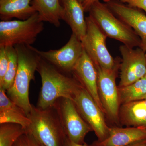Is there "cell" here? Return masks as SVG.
Masks as SVG:
<instances>
[{"instance_id": "23", "label": "cell", "mask_w": 146, "mask_h": 146, "mask_svg": "<svg viewBox=\"0 0 146 146\" xmlns=\"http://www.w3.org/2000/svg\"><path fill=\"white\" fill-rule=\"evenodd\" d=\"M8 65V57L5 47H0V88L2 87Z\"/></svg>"}, {"instance_id": "17", "label": "cell", "mask_w": 146, "mask_h": 146, "mask_svg": "<svg viewBox=\"0 0 146 146\" xmlns=\"http://www.w3.org/2000/svg\"><path fill=\"white\" fill-rule=\"evenodd\" d=\"M119 119L123 125L146 129V100L121 105Z\"/></svg>"}, {"instance_id": "31", "label": "cell", "mask_w": 146, "mask_h": 146, "mask_svg": "<svg viewBox=\"0 0 146 146\" xmlns=\"http://www.w3.org/2000/svg\"><path fill=\"white\" fill-rule=\"evenodd\" d=\"M145 55H146V52ZM145 78L146 79V72L145 75Z\"/></svg>"}, {"instance_id": "19", "label": "cell", "mask_w": 146, "mask_h": 146, "mask_svg": "<svg viewBox=\"0 0 146 146\" xmlns=\"http://www.w3.org/2000/svg\"><path fill=\"white\" fill-rule=\"evenodd\" d=\"M31 5L43 22H48L56 27H60L63 16L60 0H33Z\"/></svg>"}, {"instance_id": "22", "label": "cell", "mask_w": 146, "mask_h": 146, "mask_svg": "<svg viewBox=\"0 0 146 146\" xmlns=\"http://www.w3.org/2000/svg\"><path fill=\"white\" fill-rule=\"evenodd\" d=\"M9 59V65L2 87L0 89L7 91L11 87L16 77L18 66V54L14 46L5 47Z\"/></svg>"}, {"instance_id": "27", "label": "cell", "mask_w": 146, "mask_h": 146, "mask_svg": "<svg viewBox=\"0 0 146 146\" xmlns=\"http://www.w3.org/2000/svg\"><path fill=\"white\" fill-rule=\"evenodd\" d=\"M64 146H88L85 143L83 144H80L76 143L73 142L72 141H71L69 140L68 138H66L65 140V144H64Z\"/></svg>"}, {"instance_id": "15", "label": "cell", "mask_w": 146, "mask_h": 146, "mask_svg": "<svg viewBox=\"0 0 146 146\" xmlns=\"http://www.w3.org/2000/svg\"><path fill=\"white\" fill-rule=\"evenodd\" d=\"M63 9V20L69 25L80 41L86 33V23L82 4L78 0H60Z\"/></svg>"}, {"instance_id": "2", "label": "cell", "mask_w": 146, "mask_h": 146, "mask_svg": "<svg viewBox=\"0 0 146 146\" xmlns=\"http://www.w3.org/2000/svg\"><path fill=\"white\" fill-rule=\"evenodd\" d=\"M14 47L18 54V70L13 84L6 94L27 116L31 111L32 105L29 99L30 84L35 79V74L41 58L31 46L18 45Z\"/></svg>"}, {"instance_id": "25", "label": "cell", "mask_w": 146, "mask_h": 146, "mask_svg": "<svg viewBox=\"0 0 146 146\" xmlns=\"http://www.w3.org/2000/svg\"><path fill=\"white\" fill-rule=\"evenodd\" d=\"M119 1L129 6L143 9L146 13V0H119Z\"/></svg>"}, {"instance_id": "7", "label": "cell", "mask_w": 146, "mask_h": 146, "mask_svg": "<svg viewBox=\"0 0 146 146\" xmlns=\"http://www.w3.org/2000/svg\"><path fill=\"white\" fill-rule=\"evenodd\" d=\"M86 31L82 40L84 49L95 65L106 69H112L119 58L114 59L108 50L107 36L90 16L86 18Z\"/></svg>"}, {"instance_id": "9", "label": "cell", "mask_w": 146, "mask_h": 146, "mask_svg": "<svg viewBox=\"0 0 146 146\" xmlns=\"http://www.w3.org/2000/svg\"><path fill=\"white\" fill-rule=\"evenodd\" d=\"M73 101L82 117L91 127L98 141L108 135L109 127L104 118V113L88 91L82 86L79 89Z\"/></svg>"}, {"instance_id": "18", "label": "cell", "mask_w": 146, "mask_h": 146, "mask_svg": "<svg viewBox=\"0 0 146 146\" xmlns=\"http://www.w3.org/2000/svg\"><path fill=\"white\" fill-rule=\"evenodd\" d=\"M33 0H0V19L10 21L13 18L27 20L36 12L32 5Z\"/></svg>"}, {"instance_id": "10", "label": "cell", "mask_w": 146, "mask_h": 146, "mask_svg": "<svg viewBox=\"0 0 146 146\" xmlns=\"http://www.w3.org/2000/svg\"><path fill=\"white\" fill-rule=\"evenodd\" d=\"M33 48L42 59L68 74H72L84 51L81 41L74 33H72L68 43L59 49L44 51Z\"/></svg>"}, {"instance_id": "5", "label": "cell", "mask_w": 146, "mask_h": 146, "mask_svg": "<svg viewBox=\"0 0 146 146\" xmlns=\"http://www.w3.org/2000/svg\"><path fill=\"white\" fill-rule=\"evenodd\" d=\"M44 29V22L37 12L24 21H1L0 22V47L31 46Z\"/></svg>"}, {"instance_id": "29", "label": "cell", "mask_w": 146, "mask_h": 146, "mask_svg": "<svg viewBox=\"0 0 146 146\" xmlns=\"http://www.w3.org/2000/svg\"><path fill=\"white\" fill-rule=\"evenodd\" d=\"M80 3L82 4L86 0H78Z\"/></svg>"}, {"instance_id": "24", "label": "cell", "mask_w": 146, "mask_h": 146, "mask_svg": "<svg viewBox=\"0 0 146 146\" xmlns=\"http://www.w3.org/2000/svg\"><path fill=\"white\" fill-rule=\"evenodd\" d=\"M13 146H45L30 133L26 132L18 138Z\"/></svg>"}, {"instance_id": "16", "label": "cell", "mask_w": 146, "mask_h": 146, "mask_svg": "<svg viewBox=\"0 0 146 146\" xmlns=\"http://www.w3.org/2000/svg\"><path fill=\"white\" fill-rule=\"evenodd\" d=\"M7 123L20 125L26 130L31 121L23 110L9 98L6 91L0 89V124Z\"/></svg>"}, {"instance_id": "11", "label": "cell", "mask_w": 146, "mask_h": 146, "mask_svg": "<svg viewBox=\"0 0 146 146\" xmlns=\"http://www.w3.org/2000/svg\"><path fill=\"white\" fill-rule=\"evenodd\" d=\"M121 55L120 81L118 87L127 86L145 77L146 72V52L141 48L120 46Z\"/></svg>"}, {"instance_id": "3", "label": "cell", "mask_w": 146, "mask_h": 146, "mask_svg": "<svg viewBox=\"0 0 146 146\" xmlns=\"http://www.w3.org/2000/svg\"><path fill=\"white\" fill-rule=\"evenodd\" d=\"M31 121L26 130L45 146H64L67 136L54 105L42 109L32 105Z\"/></svg>"}, {"instance_id": "32", "label": "cell", "mask_w": 146, "mask_h": 146, "mask_svg": "<svg viewBox=\"0 0 146 146\" xmlns=\"http://www.w3.org/2000/svg\"><path fill=\"white\" fill-rule=\"evenodd\" d=\"M145 100H146V97L145 98Z\"/></svg>"}, {"instance_id": "26", "label": "cell", "mask_w": 146, "mask_h": 146, "mask_svg": "<svg viewBox=\"0 0 146 146\" xmlns=\"http://www.w3.org/2000/svg\"><path fill=\"white\" fill-rule=\"evenodd\" d=\"M99 0H86L82 4L84 9L85 12H89L90 8L93 4Z\"/></svg>"}, {"instance_id": "4", "label": "cell", "mask_w": 146, "mask_h": 146, "mask_svg": "<svg viewBox=\"0 0 146 146\" xmlns=\"http://www.w3.org/2000/svg\"><path fill=\"white\" fill-rule=\"evenodd\" d=\"M89 15L107 37L115 39L130 48H140L141 40L129 25L118 18L106 4L97 1L91 6Z\"/></svg>"}, {"instance_id": "8", "label": "cell", "mask_w": 146, "mask_h": 146, "mask_svg": "<svg viewBox=\"0 0 146 146\" xmlns=\"http://www.w3.org/2000/svg\"><path fill=\"white\" fill-rule=\"evenodd\" d=\"M54 105L67 138L76 143H85V136L93 130L82 117L73 100L60 98Z\"/></svg>"}, {"instance_id": "12", "label": "cell", "mask_w": 146, "mask_h": 146, "mask_svg": "<svg viewBox=\"0 0 146 146\" xmlns=\"http://www.w3.org/2000/svg\"><path fill=\"white\" fill-rule=\"evenodd\" d=\"M118 18L127 24L139 36L140 48L146 52V15L139 9L129 6L118 0L105 3Z\"/></svg>"}, {"instance_id": "28", "label": "cell", "mask_w": 146, "mask_h": 146, "mask_svg": "<svg viewBox=\"0 0 146 146\" xmlns=\"http://www.w3.org/2000/svg\"><path fill=\"white\" fill-rule=\"evenodd\" d=\"M128 146H146V139L138 141Z\"/></svg>"}, {"instance_id": "21", "label": "cell", "mask_w": 146, "mask_h": 146, "mask_svg": "<svg viewBox=\"0 0 146 146\" xmlns=\"http://www.w3.org/2000/svg\"><path fill=\"white\" fill-rule=\"evenodd\" d=\"M26 132V129L18 124H0V146H13L18 138Z\"/></svg>"}, {"instance_id": "14", "label": "cell", "mask_w": 146, "mask_h": 146, "mask_svg": "<svg viewBox=\"0 0 146 146\" xmlns=\"http://www.w3.org/2000/svg\"><path fill=\"white\" fill-rule=\"evenodd\" d=\"M145 139H146L145 128L110 127L107 138L102 141H94L89 146H128Z\"/></svg>"}, {"instance_id": "1", "label": "cell", "mask_w": 146, "mask_h": 146, "mask_svg": "<svg viewBox=\"0 0 146 146\" xmlns=\"http://www.w3.org/2000/svg\"><path fill=\"white\" fill-rule=\"evenodd\" d=\"M42 86L36 106L46 109L53 106L60 98L73 100L82 85L73 75L62 72L56 67L40 58L37 70Z\"/></svg>"}, {"instance_id": "6", "label": "cell", "mask_w": 146, "mask_h": 146, "mask_svg": "<svg viewBox=\"0 0 146 146\" xmlns=\"http://www.w3.org/2000/svg\"><path fill=\"white\" fill-rule=\"evenodd\" d=\"M120 64L119 59L116 66L110 70L95 65L98 74L99 95L105 115L117 125L120 123L119 112L121 105L116 78Z\"/></svg>"}, {"instance_id": "13", "label": "cell", "mask_w": 146, "mask_h": 146, "mask_svg": "<svg viewBox=\"0 0 146 146\" xmlns=\"http://www.w3.org/2000/svg\"><path fill=\"white\" fill-rule=\"evenodd\" d=\"M72 74L88 91L105 114L99 95L96 68L84 49L74 67Z\"/></svg>"}, {"instance_id": "20", "label": "cell", "mask_w": 146, "mask_h": 146, "mask_svg": "<svg viewBox=\"0 0 146 146\" xmlns=\"http://www.w3.org/2000/svg\"><path fill=\"white\" fill-rule=\"evenodd\" d=\"M118 88L121 106L145 100L146 97V79L144 77L127 86Z\"/></svg>"}, {"instance_id": "30", "label": "cell", "mask_w": 146, "mask_h": 146, "mask_svg": "<svg viewBox=\"0 0 146 146\" xmlns=\"http://www.w3.org/2000/svg\"><path fill=\"white\" fill-rule=\"evenodd\" d=\"M103 1L105 3H106L110 1H112V0H103Z\"/></svg>"}]
</instances>
